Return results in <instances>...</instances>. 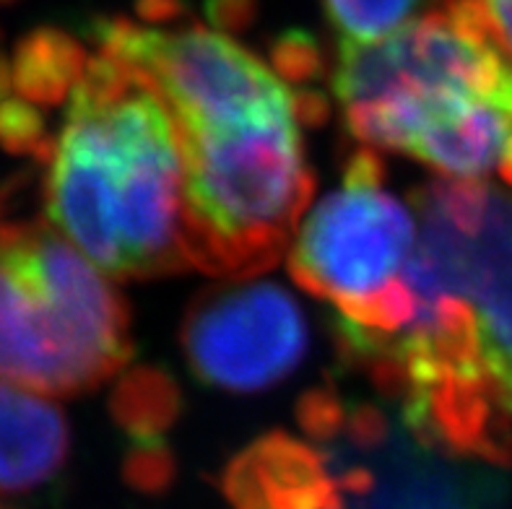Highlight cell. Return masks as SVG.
Masks as SVG:
<instances>
[{
    "instance_id": "1",
    "label": "cell",
    "mask_w": 512,
    "mask_h": 509,
    "mask_svg": "<svg viewBox=\"0 0 512 509\" xmlns=\"http://www.w3.org/2000/svg\"><path fill=\"white\" fill-rule=\"evenodd\" d=\"M50 224L112 278L188 268L182 154L167 104L136 68L94 55L47 159Z\"/></svg>"
},
{
    "instance_id": "2",
    "label": "cell",
    "mask_w": 512,
    "mask_h": 509,
    "mask_svg": "<svg viewBox=\"0 0 512 509\" xmlns=\"http://www.w3.org/2000/svg\"><path fill=\"white\" fill-rule=\"evenodd\" d=\"M120 291L84 252L0 208V377L45 395L86 393L130 361Z\"/></svg>"
},
{
    "instance_id": "3",
    "label": "cell",
    "mask_w": 512,
    "mask_h": 509,
    "mask_svg": "<svg viewBox=\"0 0 512 509\" xmlns=\"http://www.w3.org/2000/svg\"><path fill=\"white\" fill-rule=\"evenodd\" d=\"M177 141L188 265L232 281L266 273L289 250L315 190L299 117L177 130Z\"/></svg>"
},
{
    "instance_id": "4",
    "label": "cell",
    "mask_w": 512,
    "mask_h": 509,
    "mask_svg": "<svg viewBox=\"0 0 512 509\" xmlns=\"http://www.w3.org/2000/svg\"><path fill=\"white\" fill-rule=\"evenodd\" d=\"M99 55L136 68L167 104L177 130L221 128L273 115H297L299 89L229 34L188 21L97 19L89 29Z\"/></svg>"
},
{
    "instance_id": "5",
    "label": "cell",
    "mask_w": 512,
    "mask_h": 509,
    "mask_svg": "<svg viewBox=\"0 0 512 509\" xmlns=\"http://www.w3.org/2000/svg\"><path fill=\"white\" fill-rule=\"evenodd\" d=\"M414 242V213L385 187L380 154L362 146L349 156L341 187L299 226L289 273L307 294L336 307V325L367 328L401 286Z\"/></svg>"
},
{
    "instance_id": "6",
    "label": "cell",
    "mask_w": 512,
    "mask_h": 509,
    "mask_svg": "<svg viewBox=\"0 0 512 509\" xmlns=\"http://www.w3.org/2000/svg\"><path fill=\"white\" fill-rule=\"evenodd\" d=\"M305 312L273 281L242 278L203 291L182 325V351L203 385L258 393L279 385L307 354Z\"/></svg>"
},
{
    "instance_id": "7",
    "label": "cell",
    "mask_w": 512,
    "mask_h": 509,
    "mask_svg": "<svg viewBox=\"0 0 512 509\" xmlns=\"http://www.w3.org/2000/svg\"><path fill=\"white\" fill-rule=\"evenodd\" d=\"M422 190L453 229L458 289L474 315L484 372L512 416V193L481 180Z\"/></svg>"
},
{
    "instance_id": "8",
    "label": "cell",
    "mask_w": 512,
    "mask_h": 509,
    "mask_svg": "<svg viewBox=\"0 0 512 509\" xmlns=\"http://www.w3.org/2000/svg\"><path fill=\"white\" fill-rule=\"evenodd\" d=\"M232 509H346V484L331 460L284 432L237 452L221 473Z\"/></svg>"
},
{
    "instance_id": "9",
    "label": "cell",
    "mask_w": 512,
    "mask_h": 509,
    "mask_svg": "<svg viewBox=\"0 0 512 509\" xmlns=\"http://www.w3.org/2000/svg\"><path fill=\"white\" fill-rule=\"evenodd\" d=\"M71 455L63 411L21 385L0 382V491L21 494L55 481Z\"/></svg>"
},
{
    "instance_id": "10",
    "label": "cell",
    "mask_w": 512,
    "mask_h": 509,
    "mask_svg": "<svg viewBox=\"0 0 512 509\" xmlns=\"http://www.w3.org/2000/svg\"><path fill=\"white\" fill-rule=\"evenodd\" d=\"M84 45L55 26H39L19 39L8 58L11 94L34 107H58L71 99L89 65Z\"/></svg>"
},
{
    "instance_id": "11",
    "label": "cell",
    "mask_w": 512,
    "mask_h": 509,
    "mask_svg": "<svg viewBox=\"0 0 512 509\" xmlns=\"http://www.w3.org/2000/svg\"><path fill=\"white\" fill-rule=\"evenodd\" d=\"M110 411L128 447L167 445V432L182 411L180 387L164 369H130L112 390Z\"/></svg>"
},
{
    "instance_id": "12",
    "label": "cell",
    "mask_w": 512,
    "mask_h": 509,
    "mask_svg": "<svg viewBox=\"0 0 512 509\" xmlns=\"http://www.w3.org/2000/svg\"><path fill=\"white\" fill-rule=\"evenodd\" d=\"M450 0H323V11L341 47H362L437 13Z\"/></svg>"
},
{
    "instance_id": "13",
    "label": "cell",
    "mask_w": 512,
    "mask_h": 509,
    "mask_svg": "<svg viewBox=\"0 0 512 509\" xmlns=\"http://www.w3.org/2000/svg\"><path fill=\"white\" fill-rule=\"evenodd\" d=\"M52 146L55 138L47 128L45 110L13 94L0 99V149L13 156H34L47 164Z\"/></svg>"
},
{
    "instance_id": "14",
    "label": "cell",
    "mask_w": 512,
    "mask_h": 509,
    "mask_svg": "<svg viewBox=\"0 0 512 509\" xmlns=\"http://www.w3.org/2000/svg\"><path fill=\"white\" fill-rule=\"evenodd\" d=\"M271 68L284 81L292 84H307L318 78L325 68L323 52L315 45V39L305 32H286L273 42Z\"/></svg>"
},
{
    "instance_id": "15",
    "label": "cell",
    "mask_w": 512,
    "mask_h": 509,
    "mask_svg": "<svg viewBox=\"0 0 512 509\" xmlns=\"http://www.w3.org/2000/svg\"><path fill=\"white\" fill-rule=\"evenodd\" d=\"M123 473L133 489L159 494L175 478V458L169 445H136L125 450Z\"/></svg>"
},
{
    "instance_id": "16",
    "label": "cell",
    "mask_w": 512,
    "mask_h": 509,
    "mask_svg": "<svg viewBox=\"0 0 512 509\" xmlns=\"http://www.w3.org/2000/svg\"><path fill=\"white\" fill-rule=\"evenodd\" d=\"M255 0H206V16L216 26V32H242L253 24Z\"/></svg>"
},
{
    "instance_id": "17",
    "label": "cell",
    "mask_w": 512,
    "mask_h": 509,
    "mask_svg": "<svg viewBox=\"0 0 512 509\" xmlns=\"http://www.w3.org/2000/svg\"><path fill=\"white\" fill-rule=\"evenodd\" d=\"M8 3H13V0H0V6H8Z\"/></svg>"
},
{
    "instance_id": "18",
    "label": "cell",
    "mask_w": 512,
    "mask_h": 509,
    "mask_svg": "<svg viewBox=\"0 0 512 509\" xmlns=\"http://www.w3.org/2000/svg\"><path fill=\"white\" fill-rule=\"evenodd\" d=\"M0 509H3V507H0Z\"/></svg>"
}]
</instances>
